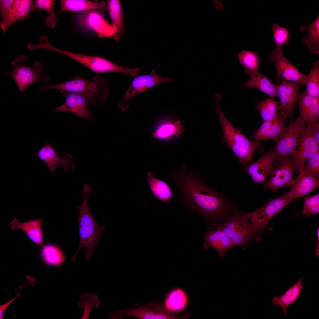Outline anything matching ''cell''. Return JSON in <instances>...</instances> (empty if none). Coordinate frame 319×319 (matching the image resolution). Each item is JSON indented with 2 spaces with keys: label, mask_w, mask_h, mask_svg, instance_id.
<instances>
[{
  "label": "cell",
  "mask_w": 319,
  "mask_h": 319,
  "mask_svg": "<svg viewBox=\"0 0 319 319\" xmlns=\"http://www.w3.org/2000/svg\"><path fill=\"white\" fill-rule=\"evenodd\" d=\"M186 165L174 169L171 175L180 193V199L196 213L216 220L227 215V202L213 187L207 185L198 173L187 170Z\"/></svg>",
  "instance_id": "obj_1"
},
{
  "label": "cell",
  "mask_w": 319,
  "mask_h": 319,
  "mask_svg": "<svg viewBox=\"0 0 319 319\" xmlns=\"http://www.w3.org/2000/svg\"><path fill=\"white\" fill-rule=\"evenodd\" d=\"M215 103L217 113L223 131V140L237 156L242 168L252 162L255 152L263 151V145L260 141H252L248 139L238 128L233 126L224 115L220 105L221 95H215Z\"/></svg>",
  "instance_id": "obj_2"
},
{
  "label": "cell",
  "mask_w": 319,
  "mask_h": 319,
  "mask_svg": "<svg viewBox=\"0 0 319 319\" xmlns=\"http://www.w3.org/2000/svg\"><path fill=\"white\" fill-rule=\"evenodd\" d=\"M82 187L84 189L82 194V203L80 206H76L79 211L77 221L78 223L79 242L77 250L71 259V261L75 260L78 252L83 247L87 249L85 258L89 261L94 248L99 245L98 240L105 229V226H101L97 224L88 206L87 198L93 193L92 188L88 184H84Z\"/></svg>",
  "instance_id": "obj_3"
},
{
  "label": "cell",
  "mask_w": 319,
  "mask_h": 319,
  "mask_svg": "<svg viewBox=\"0 0 319 319\" xmlns=\"http://www.w3.org/2000/svg\"><path fill=\"white\" fill-rule=\"evenodd\" d=\"M53 89L81 94L85 97L88 105L102 103L109 92V87L105 80L100 75L94 76L89 80L77 74L72 79L61 83L42 86L39 91Z\"/></svg>",
  "instance_id": "obj_4"
},
{
  "label": "cell",
  "mask_w": 319,
  "mask_h": 319,
  "mask_svg": "<svg viewBox=\"0 0 319 319\" xmlns=\"http://www.w3.org/2000/svg\"><path fill=\"white\" fill-rule=\"evenodd\" d=\"M40 47V48L51 50L62 54L98 74L116 72L128 74L134 77L138 73L136 68L131 69L123 67L101 56L83 55L57 48L52 45L47 38H44L41 41Z\"/></svg>",
  "instance_id": "obj_5"
},
{
  "label": "cell",
  "mask_w": 319,
  "mask_h": 319,
  "mask_svg": "<svg viewBox=\"0 0 319 319\" xmlns=\"http://www.w3.org/2000/svg\"><path fill=\"white\" fill-rule=\"evenodd\" d=\"M27 59L25 55H18L11 62L12 69L6 73L14 79L22 94L26 88L39 81L47 82L51 80V78L44 73L40 61H35L32 66H29L26 64Z\"/></svg>",
  "instance_id": "obj_6"
},
{
  "label": "cell",
  "mask_w": 319,
  "mask_h": 319,
  "mask_svg": "<svg viewBox=\"0 0 319 319\" xmlns=\"http://www.w3.org/2000/svg\"><path fill=\"white\" fill-rule=\"evenodd\" d=\"M289 190L285 194L268 201L261 208L250 213H242L249 224L253 234L259 235L267 227L271 219L294 199Z\"/></svg>",
  "instance_id": "obj_7"
},
{
  "label": "cell",
  "mask_w": 319,
  "mask_h": 319,
  "mask_svg": "<svg viewBox=\"0 0 319 319\" xmlns=\"http://www.w3.org/2000/svg\"><path fill=\"white\" fill-rule=\"evenodd\" d=\"M305 127L304 123L299 117L288 126H285L282 134L275 141V146L272 149L277 161L279 162L288 156L292 157L295 154Z\"/></svg>",
  "instance_id": "obj_8"
},
{
  "label": "cell",
  "mask_w": 319,
  "mask_h": 319,
  "mask_svg": "<svg viewBox=\"0 0 319 319\" xmlns=\"http://www.w3.org/2000/svg\"><path fill=\"white\" fill-rule=\"evenodd\" d=\"M269 59L274 63L277 83L287 81L306 86L307 76L285 58L283 54L282 47L276 45Z\"/></svg>",
  "instance_id": "obj_9"
},
{
  "label": "cell",
  "mask_w": 319,
  "mask_h": 319,
  "mask_svg": "<svg viewBox=\"0 0 319 319\" xmlns=\"http://www.w3.org/2000/svg\"><path fill=\"white\" fill-rule=\"evenodd\" d=\"M216 227L222 230L230 238L234 246L248 244L254 236L249 224L242 216V213L235 214Z\"/></svg>",
  "instance_id": "obj_10"
},
{
  "label": "cell",
  "mask_w": 319,
  "mask_h": 319,
  "mask_svg": "<svg viewBox=\"0 0 319 319\" xmlns=\"http://www.w3.org/2000/svg\"><path fill=\"white\" fill-rule=\"evenodd\" d=\"M298 145L299 149L292 157L296 170L301 173L306 162L319 152V143L315 136L314 125L305 126Z\"/></svg>",
  "instance_id": "obj_11"
},
{
  "label": "cell",
  "mask_w": 319,
  "mask_h": 319,
  "mask_svg": "<svg viewBox=\"0 0 319 319\" xmlns=\"http://www.w3.org/2000/svg\"><path fill=\"white\" fill-rule=\"evenodd\" d=\"M172 81L173 79L170 77L160 76L155 71L148 74L137 76L134 78L123 98L118 102V106L122 111H127L129 107L127 101L131 97L161 82L169 83Z\"/></svg>",
  "instance_id": "obj_12"
},
{
  "label": "cell",
  "mask_w": 319,
  "mask_h": 319,
  "mask_svg": "<svg viewBox=\"0 0 319 319\" xmlns=\"http://www.w3.org/2000/svg\"><path fill=\"white\" fill-rule=\"evenodd\" d=\"M114 314L144 319H183L190 316L189 313L182 315L175 314L167 309L165 306L156 303L116 312Z\"/></svg>",
  "instance_id": "obj_13"
},
{
  "label": "cell",
  "mask_w": 319,
  "mask_h": 319,
  "mask_svg": "<svg viewBox=\"0 0 319 319\" xmlns=\"http://www.w3.org/2000/svg\"><path fill=\"white\" fill-rule=\"evenodd\" d=\"M37 156L47 165L51 174L53 173L60 166L63 167L66 171L72 170L75 167L71 155L66 153L58 154L52 145L47 142L38 150Z\"/></svg>",
  "instance_id": "obj_14"
},
{
  "label": "cell",
  "mask_w": 319,
  "mask_h": 319,
  "mask_svg": "<svg viewBox=\"0 0 319 319\" xmlns=\"http://www.w3.org/2000/svg\"><path fill=\"white\" fill-rule=\"evenodd\" d=\"M279 163L278 167L274 169L270 178L265 183L264 187L273 192L281 188L291 187L296 170L293 160L290 157H287Z\"/></svg>",
  "instance_id": "obj_15"
},
{
  "label": "cell",
  "mask_w": 319,
  "mask_h": 319,
  "mask_svg": "<svg viewBox=\"0 0 319 319\" xmlns=\"http://www.w3.org/2000/svg\"><path fill=\"white\" fill-rule=\"evenodd\" d=\"M302 86L287 81H284L278 85L277 95L280 100L277 107L278 112L290 118L293 117L294 105Z\"/></svg>",
  "instance_id": "obj_16"
},
{
  "label": "cell",
  "mask_w": 319,
  "mask_h": 319,
  "mask_svg": "<svg viewBox=\"0 0 319 319\" xmlns=\"http://www.w3.org/2000/svg\"><path fill=\"white\" fill-rule=\"evenodd\" d=\"M65 98L64 102L60 106L53 109L55 112L67 111L72 113L79 117L93 121V114L89 110L85 97L82 95L74 92L60 90Z\"/></svg>",
  "instance_id": "obj_17"
},
{
  "label": "cell",
  "mask_w": 319,
  "mask_h": 319,
  "mask_svg": "<svg viewBox=\"0 0 319 319\" xmlns=\"http://www.w3.org/2000/svg\"><path fill=\"white\" fill-rule=\"evenodd\" d=\"M275 155L272 149L262 155L256 161L252 162L245 166L246 172L251 177L255 184L264 183L266 178L271 175L273 170V165Z\"/></svg>",
  "instance_id": "obj_18"
},
{
  "label": "cell",
  "mask_w": 319,
  "mask_h": 319,
  "mask_svg": "<svg viewBox=\"0 0 319 319\" xmlns=\"http://www.w3.org/2000/svg\"><path fill=\"white\" fill-rule=\"evenodd\" d=\"M182 123L179 120H174L168 117H163L155 123L152 138L163 142H167L179 137L185 130Z\"/></svg>",
  "instance_id": "obj_19"
},
{
  "label": "cell",
  "mask_w": 319,
  "mask_h": 319,
  "mask_svg": "<svg viewBox=\"0 0 319 319\" xmlns=\"http://www.w3.org/2000/svg\"><path fill=\"white\" fill-rule=\"evenodd\" d=\"M287 117L279 112L272 120L263 121L261 127L254 133V141H276L282 134Z\"/></svg>",
  "instance_id": "obj_20"
},
{
  "label": "cell",
  "mask_w": 319,
  "mask_h": 319,
  "mask_svg": "<svg viewBox=\"0 0 319 319\" xmlns=\"http://www.w3.org/2000/svg\"><path fill=\"white\" fill-rule=\"evenodd\" d=\"M298 102L299 115L298 117L304 123L314 125L319 118V97H313L305 90L299 94Z\"/></svg>",
  "instance_id": "obj_21"
},
{
  "label": "cell",
  "mask_w": 319,
  "mask_h": 319,
  "mask_svg": "<svg viewBox=\"0 0 319 319\" xmlns=\"http://www.w3.org/2000/svg\"><path fill=\"white\" fill-rule=\"evenodd\" d=\"M44 221L43 219L36 218L22 223L15 218L9 224V225L13 230H21L35 244L41 247L44 245L42 227Z\"/></svg>",
  "instance_id": "obj_22"
},
{
  "label": "cell",
  "mask_w": 319,
  "mask_h": 319,
  "mask_svg": "<svg viewBox=\"0 0 319 319\" xmlns=\"http://www.w3.org/2000/svg\"><path fill=\"white\" fill-rule=\"evenodd\" d=\"M39 254L42 263L51 268L61 266L65 263L66 259L62 248L52 242H47L41 247Z\"/></svg>",
  "instance_id": "obj_23"
},
{
  "label": "cell",
  "mask_w": 319,
  "mask_h": 319,
  "mask_svg": "<svg viewBox=\"0 0 319 319\" xmlns=\"http://www.w3.org/2000/svg\"><path fill=\"white\" fill-rule=\"evenodd\" d=\"M205 241L204 247L206 249L212 247L222 257L227 251L233 245L230 238L222 230L216 227L214 230H209L204 235Z\"/></svg>",
  "instance_id": "obj_24"
},
{
  "label": "cell",
  "mask_w": 319,
  "mask_h": 319,
  "mask_svg": "<svg viewBox=\"0 0 319 319\" xmlns=\"http://www.w3.org/2000/svg\"><path fill=\"white\" fill-rule=\"evenodd\" d=\"M146 180L152 195L166 205H169L171 198L175 197L170 185L166 182L157 178L154 173L151 171L147 173Z\"/></svg>",
  "instance_id": "obj_25"
},
{
  "label": "cell",
  "mask_w": 319,
  "mask_h": 319,
  "mask_svg": "<svg viewBox=\"0 0 319 319\" xmlns=\"http://www.w3.org/2000/svg\"><path fill=\"white\" fill-rule=\"evenodd\" d=\"M318 178L303 171L294 179L291 186L294 199L299 198L318 188Z\"/></svg>",
  "instance_id": "obj_26"
},
{
  "label": "cell",
  "mask_w": 319,
  "mask_h": 319,
  "mask_svg": "<svg viewBox=\"0 0 319 319\" xmlns=\"http://www.w3.org/2000/svg\"><path fill=\"white\" fill-rule=\"evenodd\" d=\"M107 5L112 25L115 31L114 39L116 41H118L121 38L122 34L125 32L123 9L118 0H107Z\"/></svg>",
  "instance_id": "obj_27"
},
{
  "label": "cell",
  "mask_w": 319,
  "mask_h": 319,
  "mask_svg": "<svg viewBox=\"0 0 319 319\" xmlns=\"http://www.w3.org/2000/svg\"><path fill=\"white\" fill-rule=\"evenodd\" d=\"M249 80L242 85L257 89L268 95L270 97H277L278 85L273 83L267 77L258 71L253 72Z\"/></svg>",
  "instance_id": "obj_28"
},
{
  "label": "cell",
  "mask_w": 319,
  "mask_h": 319,
  "mask_svg": "<svg viewBox=\"0 0 319 319\" xmlns=\"http://www.w3.org/2000/svg\"><path fill=\"white\" fill-rule=\"evenodd\" d=\"M33 1L31 0H15L13 10L7 22L1 29L5 32L14 23L18 21L25 22L29 18L31 9Z\"/></svg>",
  "instance_id": "obj_29"
},
{
  "label": "cell",
  "mask_w": 319,
  "mask_h": 319,
  "mask_svg": "<svg viewBox=\"0 0 319 319\" xmlns=\"http://www.w3.org/2000/svg\"><path fill=\"white\" fill-rule=\"evenodd\" d=\"M59 13L65 12H81L94 9H107V3L88 0H61Z\"/></svg>",
  "instance_id": "obj_30"
},
{
  "label": "cell",
  "mask_w": 319,
  "mask_h": 319,
  "mask_svg": "<svg viewBox=\"0 0 319 319\" xmlns=\"http://www.w3.org/2000/svg\"><path fill=\"white\" fill-rule=\"evenodd\" d=\"M304 286L301 277L297 282L290 287L282 295L274 296L272 301L274 305H278L282 308L285 314L288 306L294 303L300 297Z\"/></svg>",
  "instance_id": "obj_31"
},
{
  "label": "cell",
  "mask_w": 319,
  "mask_h": 319,
  "mask_svg": "<svg viewBox=\"0 0 319 319\" xmlns=\"http://www.w3.org/2000/svg\"><path fill=\"white\" fill-rule=\"evenodd\" d=\"M301 32H306L307 36L302 42L309 51L316 54L319 53V16L311 24L301 26Z\"/></svg>",
  "instance_id": "obj_32"
},
{
  "label": "cell",
  "mask_w": 319,
  "mask_h": 319,
  "mask_svg": "<svg viewBox=\"0 0 319 319\" xmlns=\"http://www.w3.org/2000/svg\"><path fill=\"white\" fill-rule=\"evenodd\" d=\"M188 302L187 295L183 290L178 288L171 291L167 296L165 306L170 311L177 312L183 310Z\"/></svg>",
  "instance_id": "obj_33"
},
{
  "label": "cell",
  "mask_w": 319,
  "mask_h": 319,
  "mask_svg": "<svg viewBox=\"0 0 319 319\" xmlns=\"http://www.w3.org/2000/svg\"><path fill=\"white\" fill-rule=\"evenodd\" d=\"M55 0H36L32 4L31 12L36 10H43L47 12L48 16L45 18V23L48 27L53 28L56 27L59 20L54 12Z\"/></svg>",
  "instance_id": "obj_34"
},
{
  "label": "cell",
  "mask_w": 319,
  "mask_h": 319,
  "mask_svg": "<svg viewBox=\"0 0 319 319\" xmlns=\"http://www.w3.org/2000/svg\"><path fill=\"white\" fill-rule=\"evenodd\" d=\"M279 104V102L273 98H267L256 103V108L259 111L263 121L271 120L275 117Z\"/></svg>",
  "instance_id": "obj_35"
},
{
  "label": "cell",
  "mask_w": 319,
  "mask_h": 319,
  "mask_svg": "<svg viewBox=\"0 0 319 319\" xmlns=\"http://www.w3.org/2000/svg\"><path fill=\"white\" fill-rule=\"evenodd\" d=\"M306 90L310 95L319 97V61H315L307 76Z\"/></svg>",
  "instance_id": "obj_36"
},
{
  "label": "cell",
  "mask_w": 319,
  "mask_h": 319,
  "mask_svg": "<svg viewBox=\"0 0 319 319\" xmlns=\"http://www.w3.org/2000/svg\"><path fill=\"white\" fill-rule=\"evenodd\" d=\"M239 61L245 68V71L248 74L257 71L259 67V59L255 53L251 51H243L238 55Z\"/></svg>",
  "instance_id": "obj_37"
},
{
  "label": "cell",
  "mask_w": 319,
  "mask_h": 319,
  "mask_svg": "<svg viewBox=\"0 0 319 319\" xmlns=\"http://www.w3.org/2000/svg\"><path fill=\"white\" fill-rule=\"evenodd\" d=\"M100 301L97 296L93 294H89L87 293L80 297V302L78 306L84 307V312L81 319H88L90 312L94 307H98L100 306Z\"/></svg>",
  "instance_id": "obj_38"
},
{
  "label": "cell",
  "mask_w": 319,
  "mask_h": 319,
  "mask_svg": "<svg viewBox=\"0 0 319 319\" xmlns=\"http://www.w3.org/2000/svg\"><path fill=\"white\" fill-rule=\"evenodd\" d=\"M303 210L301 213L305 216H309L319 212V194L312 196L304 197Z\"/></svg>",
  "instance_id": "obj_39"
},
{
  "label": "cell",
  "mask_w": 319,
  "mask_h": 319,
  "mask_svg": "<svg viewBox=\"0 0 319 319\" xmlns=\"http://www.w3.org/2000/svg\"><path fill=\"white\" fill-rule=\"evenodd\" d=\"M273 38L276 45L281 47L287 44L289 40L290 34L286 28L275 23L272 27Z\"/></svg>",
  "instance_id": "obj_40"
},
{
  "label": "cell",
  "mask_w": 319,
  "mask_h": 319,
  "mask_svg": "<svg viewBox=\"0 0 319 319\" xmlns=\"http://www.w3.org/2000/svg\"><path fill=\"white\" fill-rule=\"evenodd\" d=\"M15 0H0V11L1 20L0 22L1 28L3 27L9 20L12 13Z\"/></svg>",
  "instance_id": "obj_41"
},
{
  "label": "cell",
  "mask_w": 319,
  "mask_h": 319,
  "mask_svg": "<svg viewBox=\"0 0 319 319\" xmlns=\"http://www.w3.org/2000/svg\"><path fill=\"white\" fill-rule=\"evenodd\" d=\"M307 161L303 171L318 179L319 176V152Z\"/></svg>",
  "instance_id": "obj_42"
},
{
  "label": "cell",
  "mask_w": 319,
  "mask_h": 319,
  "mask_svg": "<svg viewBox=\"0 0 319 319\" xmlns=\"http://www.w3.org/2000/svg\"><path fill=\"white\" fill-rule=\"evenodd\" d=\"M25 285H22L18 288V294L17 296L11 300L10 301L6 303L2 304L0 306V318L1 319H4V312L6 310L9 306L15 299L17 298L19 295V291Z\"/></svg>",
  "instance_id": "obj_43"
},
{
  "label": "cell",
  "mask_w": 319,
  "mask_h": 319,
  "mask_svg": "<svg viewBox=\"0 0 319 319\" xmlns=\"http://www.w3.org/2000/svg\"><path fill=\"white\" fill-rule=\"evenodd\" d=\"M314 133L316 140L319 143V124L317 123L314 125Z\"/></svg>",
  "instance_id": "obj_44"
},
{
  "label": "cell",
  "mask_w": 319,
  "mask_h": 319,
  "mask_svg": "<svg viewBox=\"0 0 319 319\" xmlns=\"http://www.w3.org/2000/svg\"><path fill=\"white\" fill-rule=\"evenodd\" d=\"M317 235L318 238L317 243L316 247V254L318 256H319V228L317 231Z\"/></svg>",
  "instance_id": "obj_45"
}]
</instances>
